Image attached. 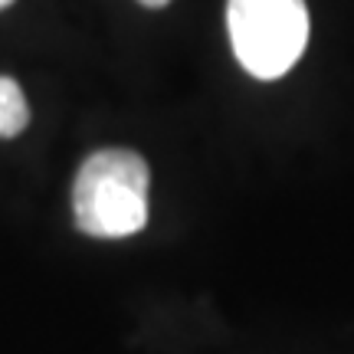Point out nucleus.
<instances>
[{"instance_id":"nucleus-1","label":"nucleus","mask_w":354,"mask_h":354,"mask_svg":"<svg viewBox=\"0 0 354 354\" xmlns=\"http://www.w3.org/2000/svg\"><path fill=\"white\" fill-rule=\"evenodd\" d=\"M151 171L131 148H102L88 154L73 184L76 227L95 240L135 236L148 223Z\"/></svg>"},{"instance_id":"nucleus-2","label":"nucleus","mask_w":354,"mask_h":354,"mask_svg":"<svg viewBox=\"0 0 354 354\" xmlns=\"http://www.w3.org/2000/svg\"><path fill=\"white\" fill-rule=\"evenodd\" d=\"M227 30L250 76L282 79L308 46V7L305 0H230Z\"/></svg>"},{"instance_id":"nucleus-3","label":"nucleus","mask_w":354,"mask_h":354,"mask_svg":"<svg viewBox=\"0 0 354 354\" xmlns=\"http://www.w3.org/2000/svg\"><path fill=\"white\" fill-rule=\"evenodd\" d=\"M30 122V105L20 82L0 76V138H17Z\"/></svg>"},{"instance_id":"nucleus-4","label":"nucleus","mask_w":354,"mask_h":354,"mask_svg":"<svg viewBox=\"0 0 354 354\" xmlns=\"http://www.w3.org/2000/svg\"><path fill=\"white\" fill-rule=\"evenodd\" d=\"M138 3H145V7H165V3H171V0H138Z\"/></svg>"},{"instance_id":"nucleus-5","label":"nucleus","mask_w":354,"mask_h":354,"mask_svg":"<svg viewBox=\"0 0 354 354\" xmlns=\"http://www.w3.org/2000/svg\"><path fill=\"white\" fill-rule=\"evenodd\" d=\"M13 0H0V10H3V7H10Z\"/></svg>"}]
</instances>
